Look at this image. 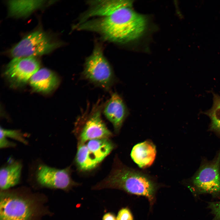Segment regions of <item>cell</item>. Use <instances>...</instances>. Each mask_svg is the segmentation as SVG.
I'll return each mask as SVG.
<instances>
[{
  "label": "cell",
  "instance_id": "1",
  "mask_svg": "<svg viewBox=\"0 0 220 220\" xmlns=\"http://www.w3.org/2000/svg\"><path fill=\"white\" fill-rule=\"evenodd\" d=\"M132 3L123 6L108 16L89 20L74 28L78 30L99 34L105 40L124 43L141 36L146 28L147 20L132 8Z\"/></svg>",
  "mask_w": 220,
  "mask_h": 220
},
{
  "label": "cell",
  "instance_id": "2",
  "mask_svg": "<svg viewBox=\"0 0 220 220\" xmlns=\"http://www.w3.org/2000/svg\"><path fill=\"white\" fill-rule=\"evenodd\" d=\"M114 164L110 174L92 188L99 190L116 189L146 197L152 203L156 189V184L146 175L120 165Z\"/></svg>",
  "mask_w": 220,
  "mask_h": 220
},
{
  "label": "cell",
  "instance_id": "3",
  "mask_svg": "<svg viewBox=\"0 0 220 220\" xmlns=\"http://www.w3.org/2000/svg\"><path fill=\"white\" fill-rule=\"evenodd\" d=\"M104 104L100 99L90 107L88 105L77 117L75 130L79 134V144L95 139L108 138L112 135L102 118Z\"/></svg>",
  "mask_w": 220,
  "mask_h": 220
},
{
  "label": "cell",
  "instance_id": "4",
  "mask_svg": "<svg viewBox=\"0 0 220 220\" xmlns=\"http://www.w3.org/2000/svg\"><path fill=\"white\" fill-rule=\"evenodd\" d=\"M82 77L107 91L110 90L116 82L112 67L105 57L100 44L95 45L91 54L86 59Z\"/></svg>",
  "mask_w": 220,
  "mask_h": 220
},
{
  "label": "cell",
  "instance_id": "5",
  "mask_svg": "<svg viewBox=\"0 0 220 220\" xmlns=\"http://www.w3.org/2000/svg\"><path fill=\"white\" fill-rule=\"evenodd\" d=\"M220 150L212 161L203 164L191 179L189 189L195 196L204 194L220 197Z\"/></svg>",
  "mask_w": 220,
  "mask_h": 220
},
{
  "label": "cell",
  "instance_id": "6",
  "mask_svg": "<svg viewBox=\"0 0 220 220\" xmlns=\"http://www.w3.org/2000/svg\"><path fill=\"white\" fill-rule=\"evenodd\" d=\"M61 44L53 41L45 33L36 31L28 35L10 50L15 57H34L51 52Z\"/></svg>",
  "mask_w": 220,
  "mask_h": 220
},
{
  "label": "cell",
  "instance_id": "7",
  "mask_svg": "<svg viewBox=\"0 0 220 220\" xmlns=\"http://www.w3.org/2000/svg\"><path fill=\"white\" fill-rule=\"evenodd\" d=\"M36 208L30 199L7 193L1 195L0 220H32Z\"/></svg>",
  "mask_w": 220,
  "mask_h": 220
},
{
  "label": "cell",
  "instance_id": "8",
  "mask_svg": "<svg viewBox=\"0 0 220 220\" xmlns=\"http://www.w3.org/2000/svg\"><path fill=\"white\" fill-rule=\"evenodd\" d=\"M71 171L70 167L59 169L42 164L38 167L35 176L42 186L68 191L79 185L72 179Z\"/></svg>",
  "mask_w": 220,
  "mask_h": 220
},
{
  "label": "cell",
  "instance_id": "9",
  "mask_svg": "<svg viewBox=\"0 0 220 220\" xmlns=\"http://www.w3.org/2000/svg\"><path fill=\"white\" fill-rule=\"evenodd\" d=\"M39 68V63L35 57H15L7 65L5 74L12 82L21 84L30 79Z\"/></svg>",
  "mask_w": 220,
  "mask_h": 220
},
{
  "label": "cell",
  "instance_id": "10",
  "mask_svg": "<svg viewBox=\"0 0 220 220\" xmlns=\"http://www.w3.org/2000/svg\"><path fill=\"white\" fill-rule=\"evenodd\" d=\"M102 112L118 132L130 112L122 97L116 92L112 94L110 98L105 103Z\"/></svg>",
  "mask_w": 220,
  "mask_h": 220
},
{
  "label": "cell",
  "instance_id": "11",
  "mask_svg": "<svg viewBox=\"0 0 220 220\" xmlns=\"http://www.w3.org/2000/svg\"><path fill=\"white\" fill-rule=\"evenodd\" d=\"M132 3L129 0L89 1L88 2L89 8L81 16L77 24H82L91 17L108 16L120 8Z\"/></svg>",
  "mask_w": 220,
  "mask_h": 220
},
{
  "label": "cell",
  "instance_id": "12",
  "mask_svg": "<svg viewBox=\"0 0 220 220\" xmlns=\"http://www.w3.org/2000/svg\"><path fill=\"white\" fill-rule=\"evenodd\" d=\"M22 164L18 160L9 158L0 170V187L6 190L13 187L20 182Z\"/></svg>",
  "mask_w": 220,
  "mask_h": 220
},
{
  "label": "cell",
  "instance_id": "13",
  "mask_svg": "<svg viewBox=\"0 0 220 220\" xmlns=\"http://www.w3.org/2000/svg\"><path fill=\"white\" fill-rule=\"evenodd\" d=\"M156 146L149 141L139 143L134 146L130 156L134 162L140 168H145L153 163L156 155Z\"/></svg>",
  "mask_w": 220,
  "mask_h": 220
},
{
  "label": "cell",
  "instance_id": "14",
  "mask_svg": "<svg viewBox=\"0 0 220 220\" xmlns=\"http://www.w3.org/2000/svg\"><path fill=\"white\" fill-rule=\"evenodd\" d=\"M58 77L51 70L46 68L38 70L31 77L30 84L35 90L49 93L53 90L59 84Z\"/></svg>",
  "mask_w": 220,
  "mask_h": 220
},
{
  "label": "cell",
  "instance_id": "15",
  "mask_svg": "<svg viewBox=\"0 0 220 220\" xmlns=\"http://www.w3.org/2000/svg\"><path fill=\"white\" fill-rule=\"evenodd\" d=\"M42 0H11L8 5L10 16L17 17H25L42 6Z\"/></svg>",
  "mask_w": 220,
  "mask_h": 220
},
{
  "label": "cell",
  "instance_id": "16",
  "mask_svg": "<svg viewBox=\"0 0 220 220\" xmlns=\"http://www.w3.org/2000/svg\"><path fill=\"white\" fill-rule=\"evenodd\" d=\"M86 144L89 152L99 163L110 153L115 147L108 138L91 140L87 142Z\"/></svg>",
  "mask_w": 220,
  "mask_h": 220
},
{
  "label": "cell",
  "instance_id": "17",
  "mask_svg": "<svg viewBox=\"0 0 220 220\" xmlns=\"http://www.w3.org/2000/svg\"><path fill=\"white\" fill-rule=\"evenodd\" d=\"M79 144L75 159L78 169L82 171L94 169L99 164L90 153L86 143Z\"/></svg>",
  "mask_w": 220,
  "mask_h": 220
},
{
  "label": "cell",
  "instance_id": "18",
  "mask_svg": "<svg viewBox=\"0 0 220 220\" xmlns=\"http://www.w3.org/2000/svg\"><path fill=\"white\" fill-rule=\"evenodd\" d=\"M213 103L211 108L204 112L210 118V129L220 134V96L213 93Z\"/></svg>",
  "mask_w": 220,
  "mask_h": 220
},
{
  "label": "cell",
  "instance_id": "19",
  "mask_svg": "<svg viewBox=\"0 0 220 220\" xmlns=\"http://www.w3.org/2000/svg\"><path fill=\"white\" fill-rule=\"evenodd\" d=\"M0 137L9 138L24 144H27L28 142L25 138V134L20 130H8L0 127Z\"/></svg>",
  "mask_w": 220,
  "mask_h": 220
},
{
  "label": "cell",
  "instance_id": "20",
  "mask_svg": "<svg viewBox=\"0 0 220 220\" xmlns=\"http://www.w3.org/2000/svg\"><path fill=\"white\" fill-rule=\"evenodd\" d=\"M208 207L213 215V220H220V200L208 203Z\"/></svg>",
  "mask_w": 220,
  "mask_h": 220
},
{
  "label": "cell",
  "instance_id": "21",
  "mask_svg": "<svg viewBox=\"0 0 220 220\" xmlns=\"http://www.w3.org/2000/svg\"><path fill=\"white\" fill-rule=\"evenodd\" d=\"M116 218L117 220H134L131 212L127 207L123 208L119 210Z\"/></svg>",
  "mask_w": 220,
  "mask_h": 220
},
{
  "label": "cell",
  "instance_id": "22",
  "mask_svg": "<svg viewBox=\"0 0 220 220\" xmlns=\"http://www.w3.org/2000/svg\"><path fill=\"white\" fill-rule=\"evenodd\" d=\"M16 145V144L10 141L7 138L0 137V147L1 148L14 147Z\"/></svg>",
  "mask_w": 220,
  "mask_h": 220
},
{
  "label": "cell",
  "instance_id": "23",
  "mask_svg": "<svg viewBox=\"0 0 220 220\" xmlns=\"http://www.w3.org/2000/svg\"><path fill=\"white\" fill-rule=\"evenodd\" d=\"M102 220H117V218L113 213L108 212L104 215L102 217Z\"/></svg>",
  "mask_w": 220,
  "mask_h": 220
}]
</instances>
